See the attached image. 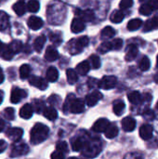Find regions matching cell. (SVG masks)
Returning <instances> with one entry per match:
<instances>
[{
    "instance_id": "cell-1",
    "label": "cell",
    "mask_w": 158,
    "mask_h": 159,
    "mask_svg": "<svg viewBox=\"0 0 158 159\" xmlns=\"http://www.w3.org/2000/svg\"><path fill=\"white\" fill-rule=\"evenodd\" d=\"M48 133H49V129L46 125H44L42 123L35 124L30 132L31 143L34 145L43 143L47 138Z\"/></svg>"
},
{
    "instance_id": "cell-2",
    "label": "cell",
    "mask_w": 158,
    "mask_h": 159,
    "mask_svg": "<svg viewBox=\"0 0 158 159\" xmlns=\"http://www.w3.org/2000/svg\"><path fill=\"white\" fill-rule=\"evenodd\" d=\"M83 155L88 158H93L96 156H98L102 151V145L101 143L98 141H92L88 142L86 146L83 149Z\"/></svg>"
},
{
    "instance_id": "cell-3",
    "label": "cell",
    "mask_w": 158,
    "mask_h": 159,
    "mask_svg": "<svg viewBox=\"0 0 158 159\" xmlns=\"http://www.w3.org/2000/svg\"><path fill=\"white\" fill-rule=\"evenodd\" d=\"M88 42L89 40L88 36H80L76 40H72L69 44V50L71 54L74 55L79 53L84 48H86L88 45Z\"/></svg>"
},
{
    "instance_id": "cell-4",
    "label": "cell",
    "mask_w": 158,
    "mask_h": 159,
    "mask_svg": "<svg viewBox=\"0 0 158 159\" xmlns=\"http://www.w3.org/2000/svg\"><path fill=\"white\" fill-rule=\"evenodd\" d=\"M28 152H29V147L26 143L17 142L12 146L10 157H19L21 156H25L26 154H28Z\"/></svg>"
},
{
    "instance_id": "cell-5",
    "label": "cell",
    "mask_w": 158,
    "mask_h": 159,
    "mask_svg": "<svg viewBox=\"0 0 158 159\" xmlns=\"http://www.w3.org/2000/svg\"><path fill=\"white\" fill-rule=\"evenodd\" d=\"M117 84V79L115 76L107 75L103 76L101 81H99V88L103 89H114Z\"/></svg>"
},
{
    "instance_id": "cell-6",
    "label": "cell",
    "mask_w": 158,
    "mask_h": 159,
    "mask_svg": "<svg viewBox=\"0 0 158 159\" xmlns=\"http://www.w3.org/2000/svg\"><path fill=\"white\" fill-rule=\"evenodd\" d=\"M27 95L26 91L20 89V88H13L10 94V102L12 103H18L21 101L22 98H25Z\"/></svg>"
},
{
    "instance_id": "cell-7",
    "label": "cell",
    "mask_w": 158,
    "mask_h": 159,
    "mask_svg": "<svg viewBox=\"0 0 158 159\" xmlns=\"http://www.w3.org/2000/svg\"><path fill=\"white\" fill-rule=\"evenodd\" d=\"M84 109H85V103L80 99L73 100L69 106V111L73 114H81L84 111Z\"/></svg>"
},
{
    "instance_id": "cell-8",
    "label": "cell",
    "mask_w": 158,
    "mask_h": 159,
    "mask_svg": "<svg viewBox=\"0 0 158 159\" xmlns=\"http://www.w3.org/2000/svg\"><path fill=\"white\" fill-rule=\"evenodd\" d=\"M102 99V94L100 91H93L92 93L87 95L86 97V102L88 106L92 107L98 103L99 101Z\"/></svg>"
},
{
    "instance_id": "cell-9",
    "label": "cell",
    "mask_w": 158,
    "mask_h": 159,
    "mask_svg": "<svg viewBox=\"0 0 158 159\" xmlns=\"http://www.w3.org/2000/svg\"><path fill=\"white\" fill-rule=\"evenodd\" d=\"M23 135V130L20 128H11L7 131V136L13 142H19Z\"/></svg>"
},
{
    "instance_id": "cell-10",
    "label": "cell",
    "mask_w": 158,
    "mask_h": 159,
    "mask_svg": "<svg viewBox=\"0 0 158 159\" xmlns=\"http://www.w3.org/2000/svg\"><path fill=\"white\" fill-rule=\"evenodd\" d=\"M44 22L42 20L41 18L36 17V16H31L28 20H27V25L29 28H31L34 31H36L38 29H40L43 26Z\"/></svg>"
},
{
    "instance_id": "cell-11",
    "label": "cell",
    "mask_w": 158,
    "mask_h": 159,
    "mask_svg": "<svg viewBox=\"0 0 158 159\" xmlns=\"http://www.w3.org/2000/svg\"><path fill=\"white\" fill-rule=\"evenodd\" d=\"M109 125H110V122L106 118H100L94 123V125L92 127V129L95 132H98V133L99 132H104Z\"/></svg>"
},
{
    "instance_id": "cell-12",
    "label": "cell",
    "mask_w": 158,
    "mask_h": 159,
    "mask_svg": "<svg viewBox=\"0 0 158 159\" xmlns=\"http://www.w3.org/2000/svg\"><path fill=\"white\" fill-rule=\"evenodd\" d=\"M153 131L154 129L151 125L146 124V125H142L140 129V136L142 140H150L153 137Z\"/></svg>"
},
{
    "instance_id": "cell-13",
    "label": "cell",
    "mask_w": 158,
    "mask_h": 159,
    "mask_svg": "<svg viewBox=\"0 0 158 159\" xmlns=\"http://www.w3.org/2000/svg\"><path fill=\"white\" fill-rule=\"evenodd\" d=\"M122 128L125 131H133L136 128V120L130 116H127L122 120Z\"/></svg>"
},
{
    "instance_id": "cell-14",
    "label": "cell",
    "mask_w": 158,
    "mask_h": 159,
    "mask_svg": "<svg viewBox=\"0 0 158 159\" xmlns=\"http://www.w3.org/2000/svg\"><path fill=\"white\" fill-rule=\"evenodd\" d=\"M30 85L33 87H35L37 89H39L40 90H45L47 88V84L46 82L45 79H43L42 77H38V76H34L30 79L29 81Z\"/></svg>"
},
{
    "instance_id": "cell-15",
    "label": "cell",
    "mask_w": 158,
    "mask_h": 159,
    "mask_svg": "<svg viewBox=\"0 0 158 159\" xmlns=\"http://www.w3.org/2000/svg\"><path fill=\"white\" fill-rule=\"evenodd\" d=\"M77 15H78V19H80L82 21H91L94 20L95 15L94 12L90 9H86V10H76Z\"/></svg>"
},
{
    "instance_id": "cell-16",
    "label": "cell",
    "mask_w": 158,
    "mask_h": 159,
    "mask_svg": "<svg viewBox=\"0 0 158 159\" xmlns=\"http://www.w3.org/2000/svg\"><path fill=\"white\" fill-rule=\"evenodd\" d=\"M156 29H158V14L154 16L153 18H151L150 20H148L144 23L143 32H150Z\"/></svg>"
},
{
    "instance_id": "cell-17",
    "label": "cell",
    "mask_w": 158,
    "mask_h": 159,
    "mask_svg": "<svg viewBox=\"0 0 158 159\" xmlns=\"http://www.w3.org/2000/svg\"><path fill=\"white\" fill-rule=\"evenodd\" d=\"M84 29H85V22L84 21H82L78 18H75L73 20V21L71 23V31L74 34L81 33L82 31H84Z\"/></svg>"
},
{
    "instance_id": "cell-18",
    "label": "cell",
    "mask_w": 158,
    "mask_h": 159,
    "mask_svg": "<svg viewBox=\"0 0 158 159\" xmlns=\"http://www.w3.org/2000/svg\"><path fill=\"white\" fill-rule=\"evenodd\" d=\"M139 53V49L137 48V46L135 45H129L127 48V53L125 56V59L127 61H131L133 60L136 59V57L138 56Z\"/></svg>"
},
{
    "instance_id": "cell-19",
    "label": "cell",
    "mask_w": 158,
    "mask_h": 159,
    "mask_svg": "<svg viewBox=\"0 0 158 159\" xmlns=\"http://www.w3.org/2000/svg\"><path fill=\"white\" fill-rule=\"evenodd\" d=\"M33 112H34V110H33L32 104L26 103V104H24L20 108V116L21 118H23V119H29V118L32 117Z\"/></svg>"
},
{
    "instance_id": "cell-20",
    "label": "cell",
    "mask_w": 158,
    "mask_h": 159,
    "mask_svg": "<svg viewBox=\"0 0 158 159\" xmlns=\"http://www.w3.org/2000/svg\"><path fill=\"white\" fill-rule=\"evenodd\" d=\"M59 58V52L56 48L52 47H48L45 53V59L47 61H54Z\"/></svg>"
},
{
    "instance_id": "cell-21",
    "label": "cell",
    "mask_w": 158,
    "mask_h": 159,
    "mask_svg": "<svg viewBox=\"0 0 158 159\" xmlns=\"http://www.w3.org/2000/svg\"><path fill=\"white\" fill-rule=\"evenodd\" d=\"M87 143L88 142L84 138H82V137L76 138L75 140H74L72 142V149L74 151H75V152H79L82 149H84V147L86 146Z\"/></svg>"
},
{
    "instance_id": "cell-22",
    "label": "cell",
    "mask_w": 158,
    "mask_h": 159,
    "mask_svg": "<svg viewBox=\"0 0 158 159\" xmlns=\"http://www.w3.org/2000/svg\"><path fill=\"white\" fill-rule=\"evenodd\" d=\"M128 99L134 105H138V104L142 102V94L139 91L129 92L128 94Z\"/></svg>"
},
{
    "instance_id": "cell-23",
    "label": "cell",
    "mask_w": 158,
    "mask_h": 159,
    "mask_svg": "<svg viewBox=\"0 0 158 159\" xmlns=\"http://www.w3.org/2000/svg\"><path fill=\"white\" fill-rule=\"evenodd\" d=\"M107 139H114L118 135V128L115 124H110L104 131Z\"/></svg>"
},
{
    "instance_id": "cell-24",
    "label": "cell",
    "mask_w": 158,
    "mask_h": 159,
    "mask_svg": "<svg viewBox=\"0 0 158 159\" xmlns=\"http://www.w3.org/2000/svg\"><path fill=\"white\" fill-rule=\"evenodd\" d=\"M9 27V18L5 11H0V31L4 32Z\"/></svg>"
},
{
    "instance_id": "cell-25",
    "label": "cell",
    "mask_w": 158,
    "mask_h": 159,
    "mask_svg": "<svg viewBox=\"0 0 158 159\" xmlns=\"http://www.w3.org/2000/svg\"><path fill=\"white\" fill-rule=\"evenodd\" d=\"M22 43H21V41H20V40H13L8 46H7V48L10 50V52L13 54V55H15V54H17V53H19L21 49H22Z\"/></svg>"
},
{
    "instance_id": "cell-26",
    "label": "cell",
    "mask_w": 158,
    "mask_h": 159,
    "mask_svg": "<svg viewBox=\"0 0 158 159\" xmlns=\"http://www.w3.org/2000/svg\"><path fill=\"white\" fill-rule=\"evenodd\" d=\"M43 115L49 121H54L58 117V113H57L56 109L53 108V107H47V108H45V110L43 111Z\"/></svg>"
},
{
    "instance_id": "cell-27",
    "label": "cell",
    "mask_w": 158,
    "mask_h": 159,
    "mask_svg": "<svg viewBox=\"0 0 158 159\" xmlns=\"http://www.w3.org/2000/svg\"><path fill=\"white\" fill-rule=\"evenodd\" d=\"M126 108V104L123 101H120V100H117L114 102V105H113V110H114V113L120 116L123 113H124V110Z\"/></svg>"
},
{
    "instance_id": "cell-28",
    "label": "cell",
    "mask_w": 158,
    "mask_h": 159,
    "mask_svg": "<svg viewBox=\"0 0 158 159\" xmlns=\"http://www.w3.org/2000/svg\"><path fill=\"white\" fill-rule=\"evenodd\" d=\"M26 8L27 7H26V4L24 1H18L17 3L13 5V10L19 16L23 15L26 12Z\"/></svg>"
},
{
    "instance_id": "cell-29",
    "label": "cell",
    "mask_w": 158,
    "mask_h": 159,
    "mask_svg": "<svg viewBox=\"0 0 158 159\" xmlns=\"http://www.w3.org/2000/svg\"><path fill=\"white\" fill-rule=\"evenodd\" d=\"M46 43V36L45 35H40L38 37L35 38L34 42V48L36 52H41L43 48H44V45Z\"/></svg>"
},
{
    "instance_id": "cell-30",
    "label": "cell",
    "mask_w": 158,
    "mask_h": 159,
    "mask_svg": "<svg viewBox=\"0 0 158 159\" xmlns=\"http://www.w3.org/2000/svg\"><path fill=\"white\" fill-rule=\"evenodd\" d=\"M58 78H59L58 70L53 66L49 67L47 69V81L48 82H55V81H57Z\"/></svg>"
},
{
    "instance_id": "cell-31",
    "label": "cell",
    "mask_w": 158,
    "mask_h": 159,
    "mask_svg": "<svg viewBox=\"0 0 158 159\" xmlns=\"http://www.w3.org/2000/svg\"><path fill=\"white\" fill-rule=\"evenodd\" d=\"M90 70V65L88 61H82L76 66V71L80 75H86Z\"/></svg>"
},
{
    "instance_id": "cell-32",
    "label": "cell",
    "mask_w": 158,
    "mask_h": 159,
    "mask_svg": "<svg viewBox=\"0 0 158 159\" xmlns=\"http://www.w3.org/2000/svg\"><path fill=\"white\" fill-rule=\"evenodd\" d=\"M115 34V30L111 27V26H106L104 27L102 30V33H101V36L102 39H106V38H111V37H114Z\"/></svg>"
},
{
    "instance_id": "cell-33",
    "label": "cell",
    "mask_w": 158,
    "mask_h": 159,
    "mask_svg": "<svg viewBox=\"0 0 158 159\" xmlns=\"http://www.w3.org/2000/svg\"><path fill=\"white\" fill-rule=\"evenodd\" d=\"M124 18H125L124 13L120 10H115L110 16L111 21L114 23H120L124 20Z\"/></svg>"
},
{
    "instance_id": "cell-34",
    "label": "cell",
    "mask_w": 158,
    "mask_h": 159,
    "mask_svg": "<svg viewBox=\"0 0 158 159\" xmlns=\"http://www.w3.org/2000/svg\"><path fill=\"white\" fill-rule=\"evenodd\" d=\"M66 76H67V80H68V83L70 85H74L76 83L77 79H78V75H77V73L73 70V69H68L66 71Z\"/></svg>"
},
{
    "instance_id": "cell-35",
    "label": "cell",
    "mask_w": 158,
    "mask_h": 159,
    "mask_svg": "<svg viewBox=\"0 0 158 159\" xmlns=\"http://www.w3.org/2000/svg\"><path fill=\"white\" fill-rule=\"evenodd\" d=\"M142 25V20L141 19L130 20L128 23V29L129 31H136Z\"/></svg>"
},
{
    "instance_id": "cell-36",
    "label": "cell",
    "mask_w": 158,
    "mask_h": 159,
    "mask_svg": "<svg viewBox=\"0 0 158 159\" xmlns=\"http://www.w3.org/2000/svg\"><path fill=\"white\" fill-rule=\"evenodd\" d=\"M31 73V67L29 64H22L20 68V76L21 79H26Z\"/></svg>"
},
{
    "instance_id": "cell-37",
    "label": "cell",
    "mask_w": 158,
    "mask_h": 159,
    "mask_svg": "<svg viewBox=\"0 0 158 159\" xmlns=\"http://www.w3.org/2000/svg\"><path fill=\"white\" fill-rule=\"evenodd\" d=\"M27 9L30 11V12H33V13H35L39 10L40 8V4L38 1H35V0H31L27 3V6H26Z\"/></svg>"
},
{
    "instance_id": "cell-38",
    "label": "cell",
    "mask_w": 158,
    "mask_h": 159,
    "mask_svg": "<svg viewBox=\"0 0 158 159\" xmlns=\"http://www.w3.org/2000/svg\"><path fill=\"white\" fill-rule=\"evenodd\" d=\"M139 67L142 71L145 72V71H148L151 67V62H150V60L148 57L144 56L142 58L141 61H140V64H139Z\"/></svg>"
},
{
    "instance_id": "cell-39",
    "label": "cell",
    "mask_w": 158,
    "mask_h": 159,
    "mask_svg": "<svg viewBox=\"0 0 158 159\" xmlns=\"http://www.w3.org/2000/svg\"><path fill=\"white\" fill-rule=\"evenodd\" d=\"M88 60H89V62L88 63H90L89 65H91V67L93 69H99L101 67V60H100L99 56H97V55H91Z\"/></svg>"
},
{
    "instance_id": "cell-40",
    "label": "cell",
    "mask_w": 158,
    "mask_h": 159,
    "mask_svg": "<svg viewBox=\"0 0 158 159\" xmlns=\"http://www.w3.org/2000/svg\"><path fill=\"white\" fill-rule=\"evenodd\" d=\"M153 12V8L149 6L148 3L142 4L140 7V13L143 16H149Z\"/></svg>"
},
{
    "instance_id": "cell-41",
    "label": "cell",
    "mask_w": 158,
    "mask_h": 159,
    "mask_svg": "<svg viewBox=\"0 0 158 159\" xmlns=\"http://www.w3.org/2000/svg\"><path fill=\"white\" fill-rule=\"evenodd\" d=\"M33 107V110L34 109L36 113H42L44 110H45V105H44V102L40 100H35L34 101V103L32 105Z\"/></svg>"
},
{
    "instance_id": "cell-42",
    "label": "cell",
    "mask_w": 158,
    "mask_h": 159,
    "mask_svg": "<svg viewBox=\"0 0 158 159\" xmlns=\"http://www.w3.org/2000/svg\"><path fill=\"white\" fill-rule=\"evenodd\" d=\"M111 43V48L114 50H119L122 47H123V40L120 38H116L114 39Z\"/></svg>"
},
{
    "instance_id": "cell-43",
    "label": "cell",
    "mask_w": 158,
    "mask_h": 159,
    "mask_svg": "<svg viewBox=\"0 0 158 159\" xmlns=\"http://www.w3.org/2000/svg\"><path fill=\"white\" fill-rule=\"evenodd\" d=\"M67 149H68V145H67V143L65 142L61 141V142L57 143V144H56V151L61 152V153H62L64 155L67 152Z\"/></svg>"
},
{
    "instance_id": "cell-44",
    "label": "cell",
    "mask_w": 158,
    "mask_h": 159,
    "mask_svg": "<svg viewBox=\"0 0 158 159\" xmlns=\"http://www.w3.org/2000/svg\"><path fill=\"white\" fill-rule=\"evenodd\" d=\"M48 37H49V39H50V41L51 42H53L54 44H56V45H59V44H61V34H56V33H50L49 34V35H48Z\"/></svg>"
},
{
    "instance_id": "cell-45",
    "label": "cell",
    "mask_w": 158,
    "mask_h": 159,
    "mask_svg": "<svg viewBox=\"0 0 158 159\" xmlns=\"http://www.w3.org/2000/svg\"><path fill=\"white\" fill-rule=\"evenodd\" d=\"M4 116L6 117V119L8 120H13L14 116H15V113H14V109L11 107H7L4 110Z\"/></svg>"
},
{
    "instance_id": "cell-46",
    "label": "cell",
    "mask_w": 158,
    "mask_h": 159,
    "mask_svg": "<svg viewBox=\"0 0 158 159\" xmlns=\"http://www.w3.org/2000/svg\"><path fill=\"white\" fill-rule=\"evenodd\" d=\"M111 49H112V48H111V43H110V42H104V43H102V44L99 47L98 51H99L100 53L104 54V53L108 52V51L111 50Z\"/></svg>"
},
{
    "instance_id": "cell-47",
    "label": "cell",
    "mask_w": 158,
    "mask_h": 159,
    "mask_svg": "<svg viewBox=\"0 0 158 159\" xmlns=\"http://www.w3.org/2000/svg\"><path fill=\"white\" fill-rule=\"evenodd\" d=\"M133 6V1L132 0H122L119 4V7L123 10V9H128L130 7Z\"/></svg>"
},
{
    "instance_id": "cell-48",
    "label": "cell",
    "mask_w": 158,
    "mask_h": 159,
    "mask_svg": "<svg viewBox=\"0 0 158 159\" xmlns=\"http://www.w3.org/2000/svg\"><path fill=\"white\" fill-rule=\"evenodd\" d=\"M74 99H75V98H74V94H70L69 97L66 99V102H65V104H64V107H63V111H64L65 114H67V112H68V110H69V106H70L72 101L74 100Z\"/></svg>"
},
{
    "instance_id": "cell-49",
    "label": "cell",
    "mask_w": 158,
    "mask_h": 159,
    "mask_svg": "<svg viewBox=\"0 0 158 159\" xmlns=\"http://www.w3.org/2000/svg\"><path fill=\"white\" fill-rule=\"evenodd\" d=\"M142 116H143L146 119H148V120H153V119L155 118V113H154L152 110H150V109L145 110Z\"/></svg>"
},
{
    "instance_id": "cell-50",
    "label": "cell",
    "mask_w": 158,
    "mask_h": 159,
    "mask_svg": "<svg viewBox=\"0 0 158 159\" xmlns=\"http://www.w3.org/2000/svg\"><path fill=\"white\" fill-rule=\"evenodd\" d=\"M51 159H64V155L61 152L55 151L51 154Z\"/></svg>"
},
{
    "instance_id": "cell-51",
    "label": "cell",
    "mask_w": 158,
    "mask_h": 159,
    "mask_svg": "<svg viewBox=\"0 0 158 159\" xmlns=\"http://www.w3.org/2000/svg\"><path fill=\"white\" fill-rule=\"evenodd\" d=\"M88 87L89 88H94V87H99V81L97 80V79H95V78H90V79H88Z\"/></svg>"
},
{
    "instance_id": "cell-52",
    "label": "cell",
    "mask_w": 158,
    "mask_h": 159,
    "mask_svg": "<svg viewBox=\"0 0 158 159\" xmlns=\"http://www.w3.org/2000/svg\"><path fill=\"white\" fill-rule=\"evenodd\" d=\"M149 6L154 9H158V0H152V1H149L148 2Z\"/></svg>"
},
{
    "instance_id": "cell-53",
    "label": "cell",
    "mask_w": 158,
    "mask_h": 159,
    "mask_svg": "<svg viewBox=\"0 0 158 159\" xmlns=\"http://www.w3.org/2000/svg\"><path fill=\"white\" fill-rule=\"evenodd\" d=\"M130 155H131V157H132V159H143L142 158V157L141 155H139V154H130ZM125 159H130V158L127 156Z\"/></svg>"
},
{
    "instance_id": "cell-54",
    "label": "cell",
    "mask_w": 158,
    "mask_h": 159,
    "mask_svg": "<svg viewBox=\"0 0 158 159\" xmlns=\"http://www.w3.org/2000/svg\"><path fill=\"white\" fill-rule=\"evenodd\" d=\"M6 147H7V143L4 141H0V153L4 152Z\"/></svg>"
},
{
    "instance_id": "cell-55",
    "label": "cell",
    "mask_w": 158,
    "mask_h": 159,
    "mask_svg": "<svg viewBox=\"0 0 158 159\" xmlns=\"http://www.w3.org/2000/svg\"><path fill=\"white\" fill-rule=\"evenodd\" d=\"M4 79H5V76H4V73H3V70H2V69L0 68V84H2V83H3Z\"/></svg>"
},
{
    "instance_id": "cell-56",
    "label": "cell",
    "mask_w": 158,
    "mask_h": 159,
    "mask_svg": "<svg viewBox=\"0 0 158 159\" xmlns=\"http://www.w3.org/2000/svg\"><path fill=\"white\" fill-rule=\"evenodd\" d=\"M4 128H5V121L2 118H0V132L4 129Z\"/></svg>"
},
{
    "instance_id": "cell-57",
    "label": "cell",
    "mask_w": 158,
    "mask_h": 159,
    "mask_svg": "<svg viewBox=\"0 0 158 159\" xmlns=\"http://www.w3.org/2000/svg\"><path fill=\"white\" fill-rule=\"evenodd\" d=\"M4 48H5V46H4V44L0 41V54L3 52V50H4Z\"/></svg>"
},
{
    "instance_id": "cell-58",
    "label": "cell",
    "mask_w": 158,
    "mask_h": 159,
    "mask_svg": "<svg viewBox=\"0 0 158 159\" xmlns=\"http://www.w3.org/2000/svg\"><path fill=\"white\" fill-rule=\"evenodd\" d=\"M3 98H4V92L0 90V104H1V102L3 101Z\"/></svg>"
},
{
    "instance_id": "cell-59",
    "label": "cell",
    "mask_w": 158,
    "mask_h": 159,
    "mask_svg": "<svg viewBox=\"0 0 158 159\" xmlns=\"http://www.w3.org/2000/svg\"><path fill=\"white\" fill-rule=\"evenodd\" d=\"M156 68L158 69V55H157V58H156Z\"/></svg>"
},
{
    "instance_id": "cell-60",
    "label": "cell",
    "mask_w": 158,
    "mask_h": 159,
    "mask_svg": "<svg viewBox=\"0 0 158 159\" xmlns=\"http://www.w3.org/2000/svg\"><path fill=\"white\" fill-rule=\"evenodd\" d=\"M155 79H156V83H158V74H157V75L156 76V78H155Z\"/></svg>"
},
{
    "instance_id": "cell-61",
    "label": "cell",
    "mask_w": 158,
    "mask_h": 159,
    "mask_svg": "<svg viewBox=\"0 0 158 159\" xmlns=\"http://www.w3.org/2000/svg\"><path fill=\"white\" fill-rule=\"evenodd\" d=\"M69 159H78V158H76V157H70Z\"/></svg>"
},
{
    "instance_id": "cell-62",
    "label": "cell",
    "mask_w": 158,
    "mask_h": 159,
    "mask_svg": "<svg viewBox=\"0 0 158 159\" xmlns=\"http://www.w3.org/2000/svg\"><path fill=\"white\" fill-rule=\"evenodd\" d=\"M156 108L158 109V102H157V104H156Z\"/></svg>"
}]
</instances>
